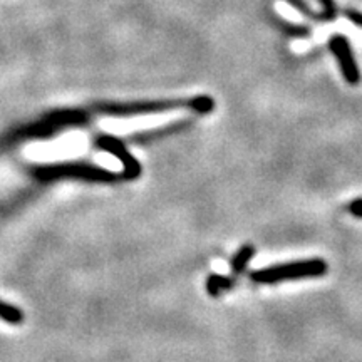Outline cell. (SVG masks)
Segmentation results:
<instances>
[{"label":"cell","instance_id":"9","mask_svg":"<svg viewBox=\"0 0 362 362\" xmlns=\"http://www.w3.org/2000/svg\"><path fill=\"white\" fill-rule=\"evenodd\" d=\"M346 13H347V17H349V19L354 22V24L362 27V13L356 12V11H347Z\"/></svg>","mask_w":362,"mask_h":362},{"label":"cell","instance_id":"1","mask_svg":"<svg viewBox=\"0 0 362 362\" xmlns=\"http://www.w3.org/2000/svg\"><path fill=\"white\" fill-rule=\"evenodd\" d=\"M173 110H189L198 115H208L215 110V101L210 96H197L192 99H165V101H141L126 104H104L96 107V112L110 116H133L165 112Z\"/></svg>","mask_w":362,"mask_h":362},{"label":"cell","instance_id":"5","mask_svg":"<svg viewBox=\"0 0 362 362\" xmlns=\"http://www.w3.org/2000/svg\"><path fill=\"white\" fill-rule=\"evenodd\" d=\"M0 319L7 320L11 324H21L22 319H24V314L17 307L0 300Z\"/></svg>","mask_w":362,"mask_h":362},{"label":"cell","instance_id":"8","mask_svg":"<svg viewBox=\"0 0 362 362\" xmlns=\"http://www.w3.org/2000/svg\"><path fill=\"white\" fill-rule=\"evenodd\" d=\"M349 210H351V214L352 215H356V216H362V198H359V200H354L349 205Z\"/></svg>","mask_w":362,"mask_h":362},{"label":"cell","instance_id":"6","mask_svg":"<svg viewBox=\"0 0 362 362\" xmlns=\"http://www.w3.org/2000/svg\"><path fill=\"white\" fill-rule=\"evenodd\" d=\"M233 287V280H228L226 277H220V275H215V277L208 279L206 288L211 296H218L221 291H228V288Z\"/></svg>","mask_w":362,"mask_h":362},{"label":"cell","instance_id":"7","mask_svg":"<svg viewBox=\"0 0 362 362\" xmlns=\"http://www.w3.org/2000/svg\"><path fill=\"white\" fill-rule=\"evenodd\" d=\"M253 253H255V248H253L252 245H245L237 253V257H235L232 265H233V270L235 272H242L243 269H245L247 262L252 259Z\"/></svg>","mask_w":362,"mask_h":362},{"label":"cell","instance_id":"4","mask_svg":"<svg viewBox=\"0 0 362 362\" xmlns=\"http://www.w3.org/2000/svg\"><path fill=\"white\" fill-rule=\"evenodd\" d=\"M99 146L106 149V151L112 153V155L117 156L121 161H123L124 175L128 176V178H136V176H139V173H141V166H139V163L136 161L128 151H126L123 144L117 141V139L110 138V136H104V138L99 139Z\"/></svg>","mask_w":362,"mask_h":362},{"label":"cell","instance_id":"3","mask_svg":"<svg viewBox=\"0 0 362 362\" xmlns=\"http://www.w3.org/2000/svg\"><path fill=\"white\" fill-rule=\"evenodd\" d=\"M39 173L44 175V178H52L56 176H79V178H88V180H115L117 176L115 173H110V171H104L99 168H94V166L88 165H69V166H56V168H44L39 170Z\"/></svg>","mask_w":362,"mask_h":362},{"label":"cell","instance_id":"2","mask_svg":"<svg viewBox=\"0 0 362 362\" xmlns=\"http://www.w3.org/2000/svg\"><path fill=\"white\" fill-rule=\"evenodd\" d=\"M325 274H327V264L320 259H310L265 267V269L252 272L250 279L255 284L267 285L284 282V280L322 277Z\"/></svg>","mask_w":362,"mask_h":362}]
</instances>
